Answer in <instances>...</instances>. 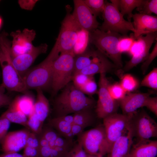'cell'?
Segmentation results:
<instances>
[{"label":"cell","mask_w":157,"mask_h":157,"mask_svg":"<svg viewBox=\"0 0 157 157\" xmlns=\"http://www.w3.org/2000/svg\"><path fill=\"white\" fill-rule=\"evenodd\" d=\"M1 115L10 122L18 124L27 128L28 117L11 103L8 109Z\"/></svg>","instance_id":"484cf974"},{"label":"cell","mask_w":157,"mask_h":157,"mask_svg":"<svg viewBox=\"0 0 157 157\" xmlns=\"http://www.w3.org/2000/svg\"><path fill=\"white\" fill-rule=\"evenodd\" d=\"M48 47L47 44L42 43L38 46H34L30 51L26 53L15 56H11L14 67L22 77L36 58L40 54L46 52Z\"/></svg>","instance_id":"9a60e30c"},{"label":"cell","mask_w":157,"mask_h":157,"mask_svg":"<svg viewBox=\"0 0 157 157\" xmlns=\"http://www.w3.org/2000/svg\"><path fill=\"white\" fill-rule=\"evenodd\" d=\"M69 151L49 146L40 147L38 157H67Z\"/></svg>","instance_id":"f546056e"},{"label":"cell","mask_w":157,"mask_h":157,"mask_svg":"<svg viewBox=\"0 0 157 157\" xmlns=\"http://www.w3.org/2000/svg\"><path fill=\"white\" fill-rule=\"evenodd\" d=\"M102 55L98 50H86L82 53L76 55L73 76L97 60Z\"/></svg>","instance_id":"7402d4cb"},{"label":"cell","mask_w":157,"mask_h":157,"mask_svg":"<svg viewBox=\"0 0 157 157\" xmlns=\"http://www.w3.org/2000/svg\"><path fill=\"white\" fill-rule=\"evenodd\" d=\"M89 35V32L87 31L82 28L80 31L73 49L75 56L82 53L86 50L90 40Z\"/></svg>","instance_id":"83f0119b"},{"label":"cell","mask_w":157,"mask_h":157,"mask_svg":"<svg viewBox=\"0 0 157 157\" xmlns=\"http://www.w3.org/2000/svg\"><path fill=\"white\" fill-rule=\"evenodd\" d=\"M1 1V0H0V2Z\"/></svg>","instance_id":"11a10c76"},{"label":"cell","mask_w":157,"mask_h":157,"mask_svg":"<svg viewBox=\"0 0 157 157\" xmlns=\"http://www.w3.org/2000/svg\"><path fill=\"white\" fill-rule=\"evenodd\" d=\"M74 10L72 13L74 19L82 29L89 33L97 28L99 23L97 16L83 0H74Z\"/></svg>","instance_id":"4fadbf2b"},{"label":"cell","mask_w":157,"mask_h":157,"mask_svg":"<svg viewBox=\"0 0 157 157\" xmlns=\"http://www.w3.org/2000/svg\"><path fill=\"white\" fill-rule=\"evenodd\" d=\"M40 135L48 142L54 141L58 137L61 136L55 129L49 126L43 128Z\"/></svg>","instance_id":"f35d334b"},{"label":"cell","mask_w":157,"mask_h":157,"mask_svg":"<svg viewBox=\"0 0 157 157\" xmlns=\"http://www.w3.org/2000/svg\"><path fill=\"white\" fill-rule=\"evenodd\" d=\"M5 88L1 84L0 85V108L9 105L11 102L10 98L5 93Z\"/></svg>","instance_id":"7dc6e473"},{"label":"cell","mask_w":157,"mask_h":157,"mask_svg":"<svg viewBox=\"0 0 157 157\" xmlns=\"http://www.w3.org/2000/svg\"><path fill=\"white\" fill-rule=\"evenodd\" d=\"M98 90L97 85L93 76L87 82L81 91L85 94L91 96L97 93Z\"/></svg>","instance_id":"ab89813d"},{"label":"cell","mask_w":157,"mask_h":157,"mask_svg":"<svg viewBox=\"0 0 157 157\" xmlns=\"http://www.w3.org/2000/svg\"><path fill=\"white\" fill-rule=\"evenodd\" d=\"M109 93L112 97L119 102L126 95V92L119 83L109 84L108 87Z\"/></svg>","instance_id":"e575fe53"},{"label":"cell","mask_w":157,"mask_h":157,"mask_svg":"<svg viewBox=\"0 0 157 157\" xmlns=\"http://www.w3.org/2000/svg\"><path fill=\"white\" fill-rule=\"evenodd\" d=\"M34 102L31 97L26 95L17 97L11 103L28 117L33 111Z\"/></svg>","instance_id":"4316f807"},{"label":"cell","mask_w":157,"mask_h":157,"mask_svg":"<svg viewBox=\"0 0 157 157\" xmlns=\"http://www.w3.org/2000/svg\"><path fill=\"white\" fill-rule=\"evenodd\" d=\"M38 1V0H19L18 1V3L22 9L31 10Z\"/></svg>","instance_id":"f6af8a7d"},{"label":"cell","mask_w":157,"mask_h":157,"mask_svg":"<svg viewBox=\"0 0 157 157\" xmlns=\"http://www.w3.org/2000/svg\"><path fill=\"white\" fill-rule=\"evenodd\" d=\"M48 124L62 137L68 140L73 141L74 137L71 132L72 124L65 121L60 117H53L49 119Z\"/></svg>","instance_id":"cb8c5ba5"},{"label":"cell","mask_w":157,"mask_h":157,"mask_svg":"<svg viewBox=\"0 0 157 157\" xmlns=\"http://www.w3.org/2000/svg\"><path fill=\"white\" fill-rule=\"evenodd\" d=\"M77 137V142L88 154L103 157L110 152V148L103 124L84 131Z\"/></svg>","instance_id":"8992f818"},{"label":"cell","mask_w":157,"mask_h":157,"mask_svg":"<svg viewBox=\"0 0 157 157\" xmlns=\"http://www.w3.org/2000/svg\"><path fill=\"white\" fill-rule=\"evenodd\" d=\"M93 76L78 72L73 76L72 80V83L76 88L81 91L84 86Z\"/></svg>","instance_id":"8d00e7d4"},{"label":"cell","mask_w":157,"mask_h":157,"mask_svg":"<svg viewBox=\"0 0 157 157\" xmlns=\"http://www.w3.org/2000/svg\"><path fill=\"white\" fill-rule=\"evenodd\" d=\"M117 68V67L112 62L102 54L97 60L78 72L93 76L97 74L106 73L110 72L114 69Z\"/></svg>","instance_id":"44dd1931"},{"label":"cell","mask_w":157,"mask_h":157,"mask_svg":"<svg viewBox=\"0 0 157 157\" xmlns=\"http://www.w3.org/2000/svg\"><path fill=\"white\" fill-rule=\"evenodd\" d=\"M133 34L130 37L121 36L118 44V47L120 52H129L135 40Z\"/></svg>","instance_id":"74e56055"},{"label":"cell","mask_w":157,"mask_h":157,"mask_svg":"<svg viewBox=\"0 0 157 157\" xmlns=\"http://www.w3.org/2000/svg\"><path fill=\"white\" fill-rule=\"evenodd\" d=\"M84 128L81 126L74 123L72 125L71 132L74 137L77 136L81 134L84 131Z\"/></svg>","instance_id":"c3c4849f"},{"label":"cell","mask_w":157,"mask_h":157,"mask_svg":"<svg viewBox=\"0 0 157 157\" xmlns=\"http://www.w3.org/2000/svg\"><path fill=\"white\" fill-rule=\"evenodd\" d=\"M139 13L151 15L152 13L157 14V0H143L141 5L137 8Z\"/></svg>","instance_id":"d6a6232c"},{"label":"cell","mask_w":157,"mask_h":157,"mask_svg":"<svg viewBox=\"0 0 157 157\" xmlns=\"http://www.w3.org/2000/svg\"><path fill=\"white\" fill-rule=\"evenodd\" d=\"M134 137L130 126L112 144L109 157H127L133 144Z\"/></svg>","instance_id":"d6986e66"},{"label":"cell","mask_w":157,"mask_h":157,"mask_svg":"<svg viewBox=\"0 0 157 157\" xmlns=\"http://www.w3.org/2000/svg\"><path fill=\"white\" fill-rule=\"evenodd\" d=\"M157 56V42L155 44L151 52L149 53L147 59L143 62L141 66L142 74H144L147 70L149 65Z\"/></svg>","instance_id":"b9f144b4"},{"label":"cell","mask_w":157,"mask_h":157,"mask_svg":"<svg viewBox=\"0 0 157 157\" xmlns=\"http://www.w3.org/2000/svg\"><path fill=\"white\" fill-rule=\"evenodd\" d=\"M151 92L145 93H129L119 101L123 114L133 115L137 110L144 107L146 101Z\"/></svg>","instance_id":"ac0fdd59"},{"label":"cell","mask_w":157,"mask_h":157,"mask_svg":"<svg viewBox=\"0 0 157 157\" xmlns=\"http://www.w3.org/2000/svg\"><path fill=\"white\" fill-rule=\"evenodd\" d=\"M133 115H129L116 113L103 119L102 124L110 149L113 142L122 135L129 126Z\"/></svg>","instance_id":"7c38bea8"},{"label":"cell","mask_w":157,"mask_h":157,"mask_svg":"<svg viewBox=\"0 0 157 157\" xmlns=\"http://www.w3.org/2000/svg\"><path fill=\"white\" fill-rule=\"evenodd\" d=\"M2 22V20L1 18L0 17V28Z\"/></svg>","instance_id":"f5cc1de1"},{"label":"cell","mask_w":157,"mask_h":157,"mask_svg":"<svg viewBox=\"0 0 157 157\" xmlns=\"http://www.w3.org/2000/svg\"><path fill=\"white\" fill-rule=\"evenodd\" d=\"M67 13L62 21L55 44L60 54L73 51L79 31L82 29L71 13V8L66 6Z\"/></svg>","instance_id":"52a82bcc"},{"label":"cell","mask_w":157,"mask_h":157,"mask_svg":"<svg viewBox=\"0 0 157 157\" xmlns=\"http://www.w3.org/2000/svg\"><path fill=\"white\" fill-rule=\"evenodd\" d=\"M144 107H146L154 115L157 116V97H149L147 99Z\"/></svg>","instance_id":"ee69618b"},{"label":"cell","mask_w":157,"mask_h":157,"mask_svg":"<svg viewBox=\"0 0 157 157\" xmlns=\"http://www.w3.org/2000/svg\"><path fill=\"white\" fill-rule=\"evenodd\" d=\"M141 86L147 87L154 90H157V68L154 67L143 79Z\"/></svg>","instance_id":"836d02e7"},{"label":"cell","mask_w":157,"mask_h":157,"mask_svg":"<svg viewBox=\"0 0 157 157\" xmlns=\"http://www.w3.org/2000/svg\"><path fill=\"white\" fill-rule=\"evenodd\" d=\"M75 56L73 51L63 53L53 62L51 87L53 96L72 81Z\"/></svg>","instance_id":"5b68a950"},{"label":"cell","mask_w":157,"mask_h":157,"mask_svg":"<svg viewBox=\"0 0 157 157\" xmlns=\"http://www.w3.org/2000/svg\"><path fill=\"white\" fill-rule=\"evenodd\" d=\"M93 99L86 96L70 82L63 89L54 101V117L74 113L86 108H93L96 104Z\"/></svg>","instance_id":"6da1fadb"},{"label":"cell","mask_w":157,"mask_h":157,"mask_svg":"<svg viewBox=\"0 0 157 157\" xmlns=\"http://www.w3.org/2000/svg\"><path fill=\"white\" fill-rule=\"evenodd\" d=\"M11 41L6 34L0 36V65L2 70L1 84L7 90L27 94L22 77L14 67L11 53Z\"/></svg>","instance_id":"7a4b0ae2"},{"label":"cell","mask_w":157,"mask_h":157,"mask_svg":"<svg viewBox=\"0 0 157 157\" xmlns=\"http://www.w3.org/2000/svg\"><path fill=\"white\" fill-rule=\"evenodd\" d=\"M23 155L25 157H38L40 149L26 145L24 147Z\"/></svg>","instance_id":"bcb514c9"},{"label":"cell","mask_w":157,"mask_h":157,"mask_svg":"<svg viewBox=\"0 0 157 157\" xmlns=\"http://www.w3.org/2000/svg\"><path fill=\"white\" fill-rule=\"evenodd\" d=\"M111 3L117 8L120 10V0H110Z\"/></svg>","instance_id":"816d5d0a"},{"label":"cell","mask_w":157,"mask_h":157,"mask_svg":"<svg viewBox=\"0 0 157 157\" xmlns=\"http://www.w3.org/2000/svg\"><path fill=\"white\" fill-rule=\"evenodd\" d=\"M120 85L126 93H130L137 88L139 85L137 80L130 74L123 75L121 78Z\"/></svg>","instance_id":"4dcf8cb0"},{"label":"cell","mask_w":157,"mask_h":157,"mask_svg":"<svg viewBox=\"0 0 157 157\" xmlns=\"http://www.w3.org/2000/svg\"><path fill=\"white\" fill-rule=\"evenodd\" d=\"M104 22L100 29L110 31L125 35L129 31L135 32L133 24L126 20L119 10L111 3L106 1L102 13Z\"/></svg>","instance_id":"ba28073f"},{"label":"cell","mask_w":157,"mask_h":157,"mask_svg":"<svg viewBox=\"0 0 157 157\" xmlns=\"http://www.w3.org/2000/svg\"><path fill=\"white\" fill-rule=\"evenodd\" d=\"M0 51H1V47H0Z\"/></svg>","instance_id":"db71d44e"},{"label":"cell","mask_w":157,"mask_h":157,"mask_svg":"<svg viewBox=\"0 0 157 157\" xmlns=\"http://www.w3.org/2000/svg\"><path fill=\"white\" fill-rule=\"evenodd\" d=\"M88 155L81 144L77 142L74 143L68 152L67 157H88Z\"/></svg>","instance_id":"60d3db41"},{"label":"cell","mask_w":157,"mask_h":157,"mask_svg":"<svg viewBox=\"0 0 157 157\" xmlns=\"http://www.w3.org/2000/svg\"><path fill=\"white\" fill-rule=\"evenodd\" d=\"M157 40V32L141 35L136 38L128 52L132 56L123 68V71H128L139 64L144 62L148 57L150 49Z\"/></svg>","instance_id":"8fae6325"},{"label":"cell","mask_w":157,"mask_h":157,"mask_svg":"<svg viewBox=\"0 0 157 157\" xmlns=\"http://www.w3.org/2000/svg\"><path fill=\"white\" fill-rule=\"evenodd\" d=\"M86 5L97 16L103 13L106 1L104 0H84Z\"/></svg>","instance_id":"d590c367"},{"label":"cell","mask_w":157,"mask_h":157,"mask_svg":"<svg viewBox=\"0 0 157 157\" xmlns=\"http://www.w3.org/2000/svg\"><path fill=\"white\" fill-rule=\"evenodd\" d=\"M43 123L33 112L28 117L27 129L38 135L41 133L43 128Z\"/></svg>","instance_id":"1f68e13d"},{"label":"cell","mask_w":157,"mask_h":157,"mask_svg":"<svg viewBox=\"0 0 157 157\" xmlns=\"http://www.w3.org/2000/svg\"><path fill=\"white\" fill-rule=\"evenodd\" d=\"M30 131L27 129L8 132L1 144L3 152H17L24 148Z\"/></svg>","instance_id":"2e32d148"},{"label":"cell","mask_w":157,"mask_h":157,"mask_svg":"<svg viewBox=\"0 0 157 157\" xmlns=\"http://www.w3.org/2000/svg\"><path fill=\"white\" fill-rule=\"evenodd\" d=\"M60 117L64 121L71 124L74 123V118L73 115H67Z\"/></svg>","instance_id":"f907efd6"},{"label":"cell","mask_w":157,"mask_h":157,"mask_svg":"<svg viewBox=\"0 0 157 157\" xmlns=\"http://www.w3.org/2000/svg\"><path fill=\"white\" fill-rule=\"evenodd\" d=\"M93 108H86L74 113L73 114L74 123L79 125L84 129L92 126L97 117L95 113L92 111Z\"/></svg>","instance_id":"d4e9b609"},{"label":"cell","mask_w":157,"mask_h":157,"mask_svg":"<svg viewBox=\"0 0 157 157\" xmlns=\"http://www.w3.org/2000/svg\"><path fill=\"white\" fill-rule=\"evenodd\" d=\"M59 52L55 44L46 58L35 66L29 69L22 76L26 89L42 91L51 87L53 65L59 56Z\"/></svg>","instance_id":"3957f363"},{"label":"cell","mask_w":157,"mask_h":157,"mask_svg":"<svg viewBox=\"0 0 157 157\" xmlns=\"http://www.w3.org/2000/svg\"><path fill=\"white\" fill-rule=\"evenodd\" d=\"M105 73L100 74L97 94L98 100L96 103L95 112L97 117L103 119L116 113L119 102L110 96L108 89L109 84Z\"/></svg>","instance_id":"30bf717a"},{"label":"cell","mask_w":157,"mask_h":157,"mask_svg":"<svg viewBox=\"0 0 157 157\" xmlns=\"http://www.w3.org/2000/svg\"><path fill=\"white\" fill-rule=\"evenodd\" d=\"M130 126L138 142L146 141L157 136V124L144 110L136 112L132 116Z\"/></svg>","instance_id":"9c48e42d"},{"label":"cell","mask_w":157,"mask_h":157,"mask_svg":"<svg viewBox=\"0 0 157 157\" xmlns=\"http://www.w3.org/2000/svg\"><path fill=\"white\" fill-rule=\"evenodd\" d=\"M90 41L102 54L110 59L118 68L123 67L121 53L118 44L121 36L110 31L98 28L89 33Z\"/></svg>","instance_id":"277c9868"},{"label":"cell","mask_w":157,"mask_h":157,"mask_svg":"<svg viewBox=\"0 0 157 157\" xmlns=\"http://www.w3.org/2000/svg\"><path fill=\"white\" fill-rule=\"evenodd\" d=\"M10 124V122L6 118L1 115L0 117V145L8 133Z\"/></svg>","instance_id":"7bdbcfd3"},{"label":"cell","mask_w":157,"mask_h":157,"mask_svg":"<svg viewBox=\"0 0 157 157\" xmlns=\"http://www.w3.org/2000/svg\"><path fill=\"white\" fill-rule=\"evenodd\" d=\"M10 35L13 38L11 47L12 57L26 53L34 46L33 42L35 38L36 33L33 29L25 28L22 31L17 30L11 32Z\"/></svg>","instance_id":"5bb4252c"},{"label":"cell","mask_w":157,"mask_h":157,"mask_svg":"<svg viewBox=\"0 0 157 157\" xmlns=\"http://www.w3.org/2000/svg\"><path fill=\"white\" fill-rule=\"evenodd\" d=\"M36 91V100L34 102L32 112L44 123L49 113V103L42 90L38 89Z\"/></svg>","instance_id":"603a6c76"},{"label":"cell","mask_w":157,"mask_h":157,"mask_svg":"<svg viewBox=\"0 0 157 157\" xmlns=\"http://www.w3.org/2000/svg\"><path fill=\"white\" fill-rule=\"evenodd\" d=\"M135 32L133 34L135 39L140 36L148 33L157 32L156 16L140 13L133 14Z\"/></svg>","instance_id":"e0dca14e"},{"label":"cell","mask_w":157,"mask_h":157,"mask_svg":"<svg viewBox=\"0 0 157 157\" xmlns=\"http://www.w3.org/2000/svg\"><path fill=\"white\" fill-rule=\"evenodd\" d=\"M142 1L143 0H120L121 13L123 16L127 15L128 21L131 22L133 10L139 7Z\"/></svg>","instance_id":"f1b7e54d"},{"label":"cell","mask_w":157,"mask_h":157,"mask_svg":"<svg viewBox=\"0 0 157 157\" xmlns=\"http://www.w3.org/2000/svg\"><path fill=\"white\" fill-rule=\"evenodd\" d=\"M0 157H25L23 154L15 152L4 153L0 155Z\"/></svg>","instance_id":"681fc988"},{"label":"cell","mask_w":157,"mask_h":157,"mask_svg":"<svg viewBox=\"0 0 157 157\" xmlns=\"http://www.w3.org/2000/svg\"><path fill=\"white\" fill-rule=\"evenodd\" d=\"M157 154V140H149L132 145L127 157H156Z\"/></svg>","instance_id":"ffe728a7"}]
</instances>
